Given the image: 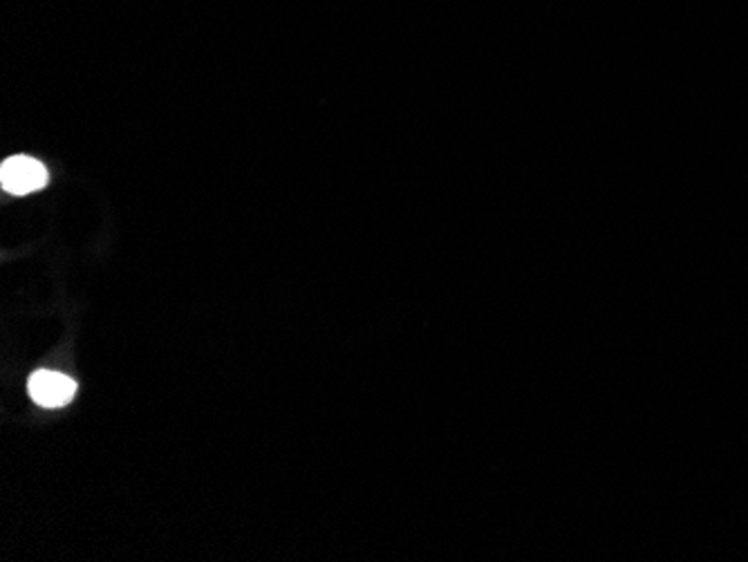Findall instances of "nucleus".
<instances>
[{"label":"nucleus","instance_id":"obj_2","mask_svg":"<svg viewBox=\"0 0 748 562\" xmlns=\"http://www.w3.org/2000/svg\"><path fill=\"white\" fill-rule=\"evenodd\" d=\"M27 391L34 404L43 408H61L74 399L76 383L61 372L38 370L29 376Z\"/></svg>","mask_w":748,"mask_h":562},{"label":"nucleus","instance_id":"obj_1","mask_svg":"<svg viewBox=\"0 0 748 562\" xmlns=\"http://www.w3.org/2000/svg\"><path fill=\"white\" fill-rule=\"evenodd\" d=\"M48 168L27 155H14L0 166V184L12 195H29L48 187Z\"/></svg>","mask_w":748,"mask_h":562}]
</instances>
